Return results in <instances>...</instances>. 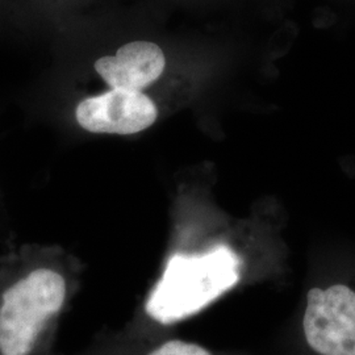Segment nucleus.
Returning <instances> with one entry per match:
<instances>
[{
    "label": "nucleus",
    "mask_w": 355,
    "mask_h": 355,
    "mask_svg": "<svg viewBox=\"0 0 355 355\" xmlns=\"http://www.w3.org/2000/svg\"><path fill=\"white\" fill-rule=\"evenodd\" d=\"M149 355H212L207 349L196 343L168 341L155 349Z\"/></svg>",
    "instance_id": "obj_6"
},
{
    "label": "nucleus",
    "mask_w": 355,
    "mask_h": 355,
    "mask_svg": "<svg viewBox=\"0 0 355 355\" xmlns=\"http://www.w3.org/2000/svg\"><path fill=\"white\" fill-rule=\"evenodd\" d=\"M38 7L51 12L74 13L76 10L83 7L89 0H32Z\"/></svg>",
    "instance_id": "obj_7"
},
{
    "label": "nucleus",
    "mask_w": 355,
    "mask_h": 355,
    "mask_svg": "<svg viewBox=\"0 0 355 355\" xmlns=\"http://www.w3.org/2000/svg\"><path fill=\"white\" fill-rule=\"evenodd\" d=\"M305 340L320 355H355V291L346 284L312 288L306 296Z\"/></svg>",
    "instance_id": "obj_3"
},
{
    "label": "nucleus",
    "mask_w": 355,
    "mask_h": 355,
    "mask_svg": "<svg viewBox=\"0 0 355 355\" xmlns=\"http://www.w3.org/2000/svg\"><path fill=\"white\" fill-rule=\"evenodd\" d=\"M240 259L227 246L202 255H173L146 302L148 315L161 324L190 318L233 288Z\"/></svg>",
    "instance_id": "obj_1"
},
{
    "label": "nucleus",
    "mask_w": 355,
    "mask_h": 355,
    "mask_svg": "<svg viewBox=\"0 0 355 355\" xmlns=\"http://www.w3.org/2000/svg\"><path fill=\"white\" fill-rule=\"evenodd\" d=\"M76 125L94 135L130 136L152 127L158 107L146 92L108 89L74 105Z\"/></svg>",
    "instance_id": "obj_4"
},
{
    "label": "nucleus",
    "mask_w": 355,
    "mask_h": 355,
    "mask_svg": "<svg viewBox=\"0 0 355 355\" xmlns=\"http://www.w3.org/2000/svg\"><path fill=\"white\" fill-rule=\"evenodd\" d=\"M166 55L152 41L136 40L121 45L114 54L103 55L94 70L108 89L140 91L153 86L164 74Z\"/></svg>",
    "instance_id": "obj_5"
},
{
    "label": "nucleus",
    "mask_w": 355,
    "mask_h": 355,
    "mask_svg": "<svg viewBox=\"0 0 355 355\" xmlns=\"http://www.w3.org/2000/svg\"><path fill=\"white\" fill-rule=\"evenodd\" d=\"M64 299V277L51 268H36L11 286L0 305V355L29 354Z\"/></svg>",
    "instance_id": "obj_2"
}]
</instances>
